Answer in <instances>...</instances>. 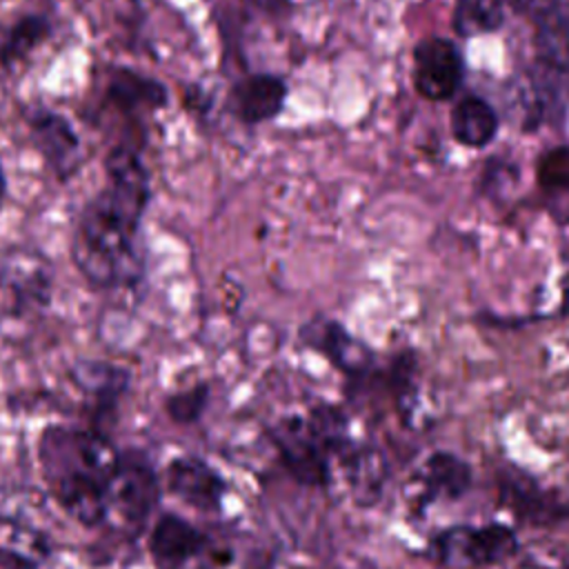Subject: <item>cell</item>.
Masks as SVG:
<instances>
[{
    "mask_svg": "<svg viewBox=\"0 0 569 569\" xmlns=\"http://www.w3.org/2000/svg\"><path fill=\"white\" fill-rule=\"evenodd\" d=\"M516 11H522V13H529L533 18L542 16L545 11L553 9L556 4L565 2V0H507Z\"/></svg>",
    "mask_w": 569,
    "mask_h": 569,
    "instance_id": "obj_26",
    "label": "cell"
},
{
    "mask_svg": "<svg viewBox=\"0 0 569 569\" xmlns=\"http://www.w3.org/2000/svg\"><path fill=\"white\" fill-rule=\"evenodd\" d=\"M284 96H287V89L280 78L258 73L240 80L233 87L231 107L242 122L258 124L273 118L280 111Z\"/></svg>",
    "mask_w": 569,
    "mask_h": 569,
    "instance_id": "obj_15",
    "label": "cell"
},
{
    "mask_svg": "<svg viewBox=\"0 0 569 569\" xmlns=\"http://www.w3.org/2000/svg\"><path fill=\"white\" fill-rule=\"evenodd\" d=\"M204 549L207 536L178 513H162L149 533V551L158 569H189Z\"/></svg>",
    "mask_w": 569,
    "mask_h": 569,
    "instance_id": "obj_9",
    "label": "cell"
},
{
    "mask_svg": "<svg viewBox=\"0 0 569 569\" xmlns=\"http://www.w3.org/2000/svg\"><path fill=\"white\" fill-rule=\"evenodd\" d=\"M167 487L176 498L200 511H218L227 493L224 478L196 456H178L169 462Z\"/></svg>",
    "mask_w": 569,
    "mask_h": 569,
    "instance_id": "obj_11",
    "label": "cell"
},
{
    "mask_svg": "<svg viewBox=\"0 0 569 569\" xmlns=\"http://www.w3.org/2000/svg\"><path fill=\"white\" fill-rule=\"evenodd\" d=\"M558 287H560V305H558V313L560 316H569V258H567V264H565V271L558 280Z\"/></svg>",
    "mask_w": 569,
    "mask_h": 569,
    "instance_id": "obj_27",
    "label": "cell"
},
{
    "mask_svg": "<svg viewBox=\"0 0 569 569\" xmlns=\"http://www.w3.org/2000/svg\"><path fill=\"white\" fill-rule=\"evenodd\" d=\"M160 500V482L149 460L133 451L120 453L107 482L104 522L122 531H140Z\"/></svg>",
    "mask_w": 569,
    "mask_h": 569,
    "instance_id": "obj_3",
    "label": "cell"
},
{
    "mask_svg": "<svg viewBox=\"0 0 569 569\" xmlns=\"http://www.w3.org/2000/svg\"><path fill=\"white\" fill-rule=\"evenodd\" d=\"M536 51L540 64L569 76V2H560L553 9L536 18Z\"/></svg>",
    "mask_w": 569,
    "mask_h": 569,
    "instance_id": "obj_16",
    "label": "cell"
},
{
    "mask_svg": "<svg viewBox=\"0 0 569 569\" xmlns=\"http://www.w3.org/2000/svg\"><path fill=\"white\" fill-rule=\"evenodd\" d=\"M340 462L347 467L349 473V482L356 491V498L360 505H371L378 500L380 489L385 485L387 478V467H385V458L373 451V449H365L353 445L342 458Z\"/></svg>",
    "mask_w": 569,
    "mask_h": 569,
    "instance_id": "obj_18",
    "label": "cell"
},
{
    "mask_svg": "<svg viewBox=\"0 0 569 569\" xmlns=\"http://www.w3.org/2000/svg\"><path fill=\"white\" fill-rule=\"evenodd\" d=\"M120 453L107 436L78 427H47L38 440V460L53 500L80 525L104 522L107 482Z\"/></svg>",
    "mask_w": 569,
    "mask_h": 569,
    "instance_id": "obj_2",
    "label": "cell"
},
{
    "mask_svg": "<svg viewBox=\"0 0 569 569\" xmlns=\"http://www.w3.org/2000/svg\"><path fill=\"white\" fill-rule=\"evenodd\" d=\"M498 129L496 111L476 96L460 100L451 113V131L467 147H485Z\"/></svg>",
    "mask_w": 569,
    "mask_h": 569,
    "instance_id": "obj_17",
    "label": "cell"
},
{
    "mask_svg": "<svg viewBox=\"0 0 569 569\" xmlns=\"http://www.w3.org/2000/svg\"><path fill=\"white\" fill-rule=\"evenodd\" d=\"M107 184L80 211L71 240L78 271L96 287L131 282L140 271L136 240L149 204V171L131 147H113L104 158Z\"/></svg>",
    "mask_w": 569,
    "mask_h": 569,
    "instance_id": "obj_1",
    "label": "cell"
},
{
    "mask_svg": "<svg viewBox=\"0 0 569 569\" xmlns=\"http://www.w3.org/2000/svg\"><path fill=\"white\" fill-rule=\"evenodd\" d=\"M51 33V24L44 16L24 13L0 29V62L11 64L38 49Z\"/></svg>",
    "mask_w": 569,
    "mask_h": 569,
    "instance_id": "obj_20",
    "label": "cell"
},
{
    "mask_svg": "<svg viewBox=\"0 0 569 569\" xmlns=\"http://www.w3.org/2000/svg\"><path fill=\"white\" fill-rule=\"evenodd\" d=\"M538 184L549 198H569V147L551 149L540 158Z\"/></svg>",
    "mask_w": 569,
    "mask_h": 569,
    "instance_id": "obj_24",
    "label": "cell"
},
{
    "mask_svg": "<svg viewBox=\"0 0 569 569\" xmlns=\"http://www.w3.org/2000/svg\"><path fill=\"white\" fill-rule=\"evenodd\" d=\"M302 338L351 380L365 378L373 365V356L367 345L356 340L338 320L327 318L320 325L313 322L302 329Z\"/></svg>",
    "mask_w": 569,
    "mask_h": 569,
    "instance_id": "obj_12",
    "label": "cell"
},
{
    "mask_svg": "<svg viewBox=\"0 0 569 569\" xmlns=\"http://www.w3.org/2000/svg\"><path fill=\"white\" fill-rule=\"evenodd\" d=\"M24 122L36 151L58 180H69L82 164V144L69 118L49 107H31Z\"/></svg>",
    "mask_w": 569,
    "mask_h": 569,
    "instance_id": "obj_5",
    "label": "cell"
},
{
    "mask_svg": "<svg viewBox=\"0 0 569 569\" xmlns=\"http://www.w3.org/2000/svg\"><path fill=\"white\" fill-rule=\"evenodd\" d=\"M416 480L422 487V505L433 500H458L471 489V465L453 451H431L416 469Z\"/></svg>",
    "mask_w": 569,
    "mask_h": 569,
    "instance_id": "obj_13",
    "label": "cell"
},
{
    "mask_svg": "<svg viewBox=\"0 0 569 569\" xmlns=\"http://www.w3.org/2000/svg\"><path fill=\"white\" fill-rule=\"evenodd\" d=\"M0 282L20 307H38L49 302L51 293V264L33 249L13 247L2 256Z\"/></svg>",
    "mask_w": 569,
    "mask_h": 569,
    "instance_id": "obj_10",
    "label": "cell"
},
{
    "mask_svg": "<svg viewBox=\"0 0 569 569\" xmlns=\"http://www.w3.org/2000/svg\"><path fill=\"white\" fill-rule=\"evenodd\" d=\"M385 380L402 422H409L418 405V362L413 351L396 353L385 371Z\"/></svg>",
    "mask_w": 569,
    "mask_h": 569,
    "instance_id": "obj_22",
    "label": "cell"
},
{
    "mask_svg": "<svg viewBox=\"0 0 569 569\" xmlns=\"http://www.w3.org/2000/svg\"><path fill=\"white\" fill-rule=\"evenodd\" d=\"M4 191H7V178H4V169H2V162H0V200H2Z\"/></svg>",
    "mask_w": 569,
    "mask_h": 569,
    "instance_id": "obj_28",
    "label": "cell"
},
{
    "mask_svg": "<svg viewBox=\"0 0 569 569\" xmlns=\"http://www.w3.org/2000/svg\"><path fill=\"white\" fill-rule=\"evenodd\" d=\"M107 100L124 113L162 109L169 102L167 87L129 67H116L107 78Z\"/></svg>",
    "mask_w": 569,
    "mask_h": 569,
    "instance_id": "obj_14",
    "label": "cell"
},
{
    "mask_svg": "<svg viewBox=\"0 0 569 569\" xmlns=\"http://www.w3.org/2000/svg\"><path fill=\"white\" fill-rule=\"evenodd\" d=\"M209 402V385H193L178 393H171L164 402L167 416L178 425H191L200 420Z\"/></svg>",
    "mask_w": 569,
    "mask_h": 569,
    "instance_id": "obj_25",
    "label": "cell"
},
{
    "mask_svg": "<svg viewBox=\"0 0 569 569\" xmlns=\"http://www.w3.org/2000/svg\"><path fill=\"white\" fill-rule=\"evenodd\" d=\"M271 440L291 478H296L305 487L329 485V456L307 429L305 418L293 416L280 420L276 429H271Z\"/></svg>",
    "mask_w": 569,
    "mask_h": 569,
    "instance_id": "obj_6",
    "label": "cell"
},
{
    "mask_svg": "<svg viewBox=\"0 0 569 569\" xmlns=\"http://www.w3.org/2000/svg\"><path fill=\"white\" fill-rule=\"evenodd\" d=\"M76 385L100 405H113L129 387V371L111 362H78L71 369Z\"/></svg>",
    "mask_w": 569,
    "mask_h": 569,
    "instance_id": "obj_19",
    "label": "cell"
},
{
    "mask_svg": "<svg viewBox=\"0 0 569 569\" xmlns=\"http://www.w3.org/2000/svg\"><path fill=\"white\" fill-rule=\"evenodd\" d=\"M305 422L329 458H342L353 447L349 438V420L340 407L318 402L311 407L309 418H305Z\"/></svg>",
    "mask_w": 569,
    "mask_h": 569,
    "instance_id": "obj_21",
    "label": "cell"
},
{
    "mask_svg": "<svg viewBox=\"0 0 569 569\" xmlns=\"http://www.w3.org/2000/svg\"><path fill=\"white\" fill-rule=\"evenodd\" d=\"M416 89L429 100H447L462 82V58L458 49L442 38L422 40L413 53Z\"/></svg>",
    "mask_w": 569,
    "mask_h": 569,
    "instance_id": "obj_8",
    "label": "cell"
},
{
    "mask_svg": "<svg viewBox=\"0 0 569 569\" xmlns=\"http://www.w3.org/2000/svg\"><path fill=\"white\" fill-rule=\"evenodd\" d=\"M505 20L500 0H458L453 27L460 36H480L496 31Z\"/></svg>",
    "mask_w": 569,
    "mask_h": 569,
    "instance_id": "obj_23",
    "label": "cell"
},
{
    "mask_svg": "<svg viewBox=\"0 0 569 569\" xmlns=\"http://www.w3.org/2000/svg\"><path fill=\"white\" fill-rule=\"evenodd\" d=\"M498 496L505 509L531 527H547L569 518V502L520 471L500 473Z\"/></svg>",
    "mask_w": 569,
    "mask_h": 569,
    "instance_id": "obj_7",
    "label": "cell"
},
{
    "mask_svg": "<svg viewBox=\"0 0 569 569\" xmlns=\"http://www.w3.org/2000/svg\"><path fill=\"white\" fill-rule=\"evenodd\" d=\"M433 549L440 560L462 558L469 565H500L518 551V536L505 522H487L482 527L458 525L436 536Z\"/></svg>",
    "mask_w": 569,
    "mask_h": 569,
    "instance_id": "obj_4",
    "label": "cell"
}]
</instances>
